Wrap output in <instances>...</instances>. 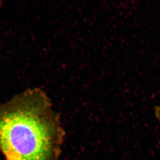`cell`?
Wrapping results in <instances>:
<instances>
[{"instance_id":"obj_3","label":"cell","mask_w":160,"mask_h":160,"mask_svg":"<svg viewBox=\"0 0 160 160\" xmlns=\"http://www.w3.org/2000/svg\"><path fill=\"white\" fill-rule=\"evenodd\" d=\"M2 5V1H0V8H1Z\"/></svg>"},{"instance_id":"obj_2","label":"cell","mask_w":160,"mask_h":160,"mask_svg":"<svg viewBox=\"0 0 160 160\" xmlns=\"http://www.w3.org/2000/svg\"><path fill=\"white\" fill-rule=\"evenodd\" d=\"M154 113H155L156 119L157 120V121H158L160 125V105H157L154 107Z\"/></svg>"},{"instance_id":"obj_1","label":"cell","mask_w":160,"mask_h":160,"mask_svg":"<svg viewBox=\"0 0 160 160\" xmlns=\"http://www.w3.org/2000/svg\"><path fill=\"white\" fill-rule=\"evenodd\" d=\"M64 135L42 89H27L0 104V151L5 160H55Z\"/></svg>"}]
</instances>
